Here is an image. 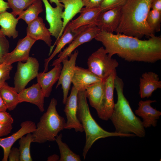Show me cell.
<instances>
[{"mask_svg": "<svg viewBox=\"0 0 161 161\" xmlns=\"http://www.w3.org/2000/svg\"><path fill=\"white\" fill-rule=\"evenodd\" d=\"M151 9L161 12V0H153L151 4Z\"/></svg>", "mask_w": 161, "mask_h": 161, "instance_id": "40", "label": "cell"}, {"mask_svg": "<svg viewBox=\"0 0 161 161\" xmlns=\"http://www.w3.org/2000/svg\"><path fill=\"white\" fill-rule=\"evenodd\" d=\"M12 124L0 123V138L8 135L12 130Z\"/></svg>", "mask_w": 161, "mask_h": 161, "instance_id": "36", "label": "cell"}, {"mask_svg": "<svg viewBox=\"0 0 161 161\" xmlns=\"http://www.w3.org/2000/svg\"><path fill=\"white\" fill-rule=\"evenodd\" d=\"M87 26L81 27L76 29L72 30L67 25H66L62 35L56 43V46L54 51L48 58L44 60V69L43 72H45L47 71L48 64L50 61L57 54L61 51L66 44L70 43L77 35Z\"/></svg>", "mask_w": 161, "mask_h": 161, "instance_id": "23", "label": "cell"}, {"mask_svg": "<svg viewBox=\"0 0 161 161\" xmlns=\"http://www.w3.org/2000/svg\"><path fill=\"white\" fill-rule=\"evenodd\" d=\"M27 24V35L36 41L42 40L49 47L52 46L51 34L41 17H38Z\"/></svg>", "mask_w": 161, "mask_h": 161, "instance_id": "19", "label": "cell"}, {"mask_svg": "<svg viewBox=\"0 0 161 161\" xmlns=\"http://www.w3.org/2000/svg\"><path fill=\"white\" fill-rule=\"evenodd\" d=\"M114 85L117 101L114 104L113 112L109 119L115 128V132L124 134H132L139 137H144L146 132L142 121L133 113L123 94V81L117 75Z\"/></svg>", "mask_w": 161, "mask_h": 161, "instance_id": "3", "label": "cell"}, {"mask_svg": "<svg viewBox=\"0 0 161 161\" xmlns=\"http://www.w3.org/2000/svg\"><path fill=\"white\" fill-rule=\"evenodd\" d=\"M78 90L74 86L72 87L69 96L65 103L64 111L67 118L64 129H73L76 132L84 131L83 126L77 116L78 94Z\"/></svg>", "mask_w": 161, "mask_h": 161, "instance_id": "10", "label": "cell"}, {"mask_svg": "<svg viewBox=\"0 0 161 161\" xmlns=\"http://www.w3.org/2000/svg\"><path fill=\"white\" fill-rule=\"evenodd\" d=\"M158 75L153 72L143 73L140 78L139 94L141 98L151 97L153 92L161 88V81Z\"/></svg>", "mask_w": 161, "mask_h": 161, "instance_id": "21", "label": "cell"}, {"mask_svg": "<svg viewBox=\"0 0 161 161\" xmlns=\"http://www.w3.org/2000/svg\"><path fill=\"white\" fill-rule=\"evenodd\" d=\"M43 11L41 0H37L24 10L17 18L18 20L23 19L28 24L37 18L38 15Z\"/></svg>", "mask_w": 161, "mask_h": 161, "instance_id": "28", "label": "cell"}, {"mask_svg": "<svg viewBox=\"0 0 161 161\" xmlns=\"http://www.w3.org/2000/svg\"><path fill=\"white\" fill-rule=\"evenodd\" d=\"M117 75L116 71L114 72L104 80L105 91L103 103L100 109L97 113L99 117L103 120H108L113 111L115 104L114 81Z\"/></svg>", "mask_w": 161, "mask_h": 161, "instance_id": "12", "label": "cell"}, {"mask_svg": "<svg viewBox=\"0 0 161 161\" xmlns=\"http://www.w3.org/2000/svg\"><path fill=\"white\" fill-rule=\"evenodd\" d=\"M18 20L11 13L5 11L0 13V30L4 36L15 38L18 35L16 26Z\"/></svg>", "mask_w": 161, "mask_h": 161, "instance_id": "25", "label": "cell"}, {"mask_svg": "<svg viewBox=\"0 0 161 161\" xmlns=\"http://www.w3.org/2000/svg\"><path fill=\"white\" fill-rule=\"evenodd\" d=\"M61 0H49L51 3H54L55 4L56 6H64L63 4L60 2Z\"/></svg>", "mask_w": 161, "mask_h": 161, "instance_id": "44", "label": "cell"}, {"mask_svg": "<svg viewBox=\"0 0 161 161\" xmlns=\"http://www.w3.org/2000/svg\"><path fill=\"white\" fill-rule=\"evenodd\" d=\"M157 102L156 100H140L138 104L137 109L135 111V114L141 117L142 123L144 128L152 126H156L157 120L161 115V112L153 108L151 103Z\"/></svg>", "mask_w": 161, "mask_h": 161, "instance_id": "15", "label": "cell"}, {"mask_svg": "<svg viewBox=\"0 0 161 161\" xmlns=\"http://www.w3.org/2000/svg\"><path fill=\"white\" fill-rule=\"evenodd\" d=\"M57 100L52 98L47 111L42 115L32 133L33 142L40 144L55 141L56 137L65 128L66 122L57 109Z\"/></svg>", "mask_w": 161, "mask_h": 161, "instance_id": "5", "label": "cell"}, {"mask_svg": "<svg viewBox=\"0 0 161 161\" xmlns=\"http://www.w3.org/2000/svg\"><path fill=\"white\" fill-rule=\"evenodd\" d=\"M62 134H60L56 137L57 143L60 152L59 161H80L79 155L73 152L67 145L62 141Z\"/></svg>", "mask_w": 161, "mask_h": 161, "instance_id": "29", "label": "cell"}, {"mask_svg": "<svg viewBox=\"0 0 161 161\" xmlns=\"http://www.w3.org/2000/svg\"><path fill=\"white\" fill-rule=\"evenodd\" d=\"M87 64L88 69L103 81L116 71L119 65L116 59L108 55L103 47L92 54L88 59Z\"/></svg>", "mask_w": 161, "mask_h": 161, "instance_id": "6", "label": "cell"}, {"mask_svg": "<svg viewBox=\"0 0 161 161\" xmlns=\"http://www.w3.org/2000/svg\"><path fill=\"white\" fill-rule=\"evenodd\" d=\"M62 68L61 63L57 64L49 72L38 73L36 77L45 97H48L51 94L52 87L58 80Z\"/></svg>", "mask_w": 161, "mask_h": 161, "instance_id": "20", "label": "cell"}, {"mask_svg": "<svg viewBox=\"0 0 161 161\" xmlns=\"http://www.w3.org/2000/svg\"><path fill=\"white\" fill-rule=\"evenodd\" d=\"M127 0H103L100 7L101 12L106 11L114 8L122 7Z\"/></svg>", "mask_w": 161, "mask_h": 161, "instance_id": "33", "label": "cell"}, {"mask_svg": "<svg viewBox=\"0 0 161 161\" xmlns=\"http://www.w3.org/2000/svg\"><path fill=\"white\" fill-rule=\"evenodd\" d=\"M60 157L58 155L54 154L49 156L47 159V161H59Z\"/></svg>", "mask_w": 161, "mask_h": 161, "instance_id": "42", "label": "cell"}, {"mask_svg": "<svg viewBox=\"0 0 161 161\" xmlns=\"http://www.w3.org/2000/svg\"><path fill=\"white\" fill-rule=\"evenodd\" d=\"M95 39L111 57L117 55L128 62L154 63L161 59V37L155 35L143 40L125 34L100 31Z\"/></svg>", "mask_w": 161, "mask_h": 161, "instance_id": "1", "label": "cell"}, {"mask_svg": "<svg viewBox=\"0 0 161 161\" xmlns=\"http://www.w3.org/2000/svg\"><path fill=\"white\" fill-rule=\"evenodd\" d=\"M8 158L9 161H19L20 153L19 149L15 147L11 148L9 154Z\"/></svg>", "mask_w": 161, "mask_h": 161, "instance_id": "38", "label": "cell"}, {"mask_svg": "<svg viewBox=\"0 0 161 161\" xmlns=\"http://www.w3.org/2000/svg\"><path fill=\"white\" fill-rule=\"evenodd\" d=\"M10 8L7 2L4 0H0V13L6 11L8 9Z\"/></svg>", "mask_w": 161, "mask_h": 161, "instance_id": "41", "label": "cell"}, {"mask_svg": "<svg viewBox=\"0 0 161 161\" xmlns=\"http://www.w3.org/2000/svg\"><path fill=\"white\" fill-rule=\"evenodd\" d=\"M9 44L5 36H0V64L4 62V58L9 52Z\"/></svg>", "mask_w": 161, "mask_h": 161, "instance_id": "34", "label": "cell"}, {"mask_svg": "<svg viewBox=\"0 0 161 161\" xmlns=\"http://www.w3.org/2000/svg\"><path fill=\"white\" fill-rule=\"evenodd\" d=\"M146 21L148 26L154 33L160 31L161 12L155 10H150L147 16Z\"/></svg>", "mask_w": 161, "mask_h": 161, "instance_id": "32", "label": "cell"}, {"mask_svg": "<svg viewBox=\"0 0 161 161\" xmlns=\"http://www.w3.org/2000/svg\"><path fill=\"white\" fill-rule=\"evenodd\" d=\"M104 81L95 83L88 87L86 90V96L90 104L98 112L100 109L104 95Z\"/></svg>", "mask_w": 161, "mask_h": 161, "instance_id": "24", "label": "cell"}, {"mask_svg": "<svg viewBox=\"0 0 161 161\" xmlns=\"http://www.w3.org/2000/svg\"><path fill=\"white\" fill-rule=\"evenodd\" d=\"M12 68V64L5 63L0 64V82H5L10 78L9 75Z\"/></svg>", "mask_w": 161, "mask_h": 161, "instance_id": "35", "label": "cell"}, {"mask_svg": "<svg viewBox=\"0 0 161 161\" xmlns=\"http://www.w3.org/2000/svg\"><path fill=\"white\" fill-rule=\"evenodd\" d=\"M35 41L27 35L19 39L15 49L6 55L4 63L12 64L16 62L26 61L30 57L31 48Z\"/></svg>", "mask_w": 161, "mask_h": 161, "instance_id": "16", "label": "cell"}, {"mask_svg": "<svg viewBox=\"0 0 161 161\" xmlns=\"http://www.w3.org/2000/svg\"><path fill=\"white\" fill-rule=\"evenodd\" d=\"M21 128L11 136L4 138H0V146L3 150V157L2 161H7L10 150L14 143L21 137L28 133H32L35 129V123L31 120H27L21 123Z\"/></svg>", "mask_w": 161, "mask_h": 161, "instance_id": "14", "label": "cell"}, {"mask_svg": "<svg viewBox=\"0 0 161 161\" xmlns=\"http://www.w3.org/2000/svg\"><path fill=\"white\" fill-rule=\"evenodd\" d=\"M0 94L7 109L10 111L14 110L19 103L18 93L14 87L10 86L6 82L0 89Z\"/></svg>", "mask_w": 161, "mask_h": 161, "instance_id": "27", "label": "cell"}, {"mask_svg": "<svg viewBox=\"0 0 161 161\" xmlns=\"http://www.w3.org/2000/svg\"><path fill=\"white\" fill-rule=\"evenodd\" d=\"M78 53V50H75L69 56V60L68 57H66L62 62L63 66L56 88H57L60 85H61L63 92V103L64 104L68 97V92L72 83V79Z\"/></svg>", "mask_w": 161, "mask_h": 161, "instance_id": "11", "label": "cell"}, {"mask_svg": "<svg viewBox=\"0 0 161 161\" xmlns=\"http://www.w3.org/2000/svg\"><path fill=\"white\" fill-rule=\"evenodd\" d=\"M153 0H127L122 7L121 15L116 33L141 39L155 35L146 21Z\"/></svg>", "mask_w": 161, "mask_h": 161, "instance_id": "2", "label": "cell"}, {"mask_svg": "<svg viewBox=\"0 0 161 161\" xmlns=\"http://www.w3.org/2000/svg\"><path fill=\"white\" fill-rule=\"evenodd\" d=\"M32 133H28L21 137L19 141V149L20 153V161H32L30 152L31 144L33 142Z\"/></svg>", "mask_w": 161, "mask_h": 161, "instance_id": "30", "label": "cell"}, {"mask_svg": "<svg viewBox=\"0 0 161 161\" xmlns=\"http://www.w3.org/2000/svg\"><path fill=\"white\" fill-rule=\"evenodd\" d=\"M5 82H0V89L4 85Z\"/></svg>", "mask_w": 161, "mask_h": 161, "instance_id": "45", "label": "cell"}, {"mask_svg": "<svg viewBox=\"0 0 161 161\" xmlns=\"http://www.w3.org/2000/svg\"><path fill=\"white\" fill-rule=\"evenodd\" d=\"M122 7L101 12L97 18L96 25L100 31L110 33L116 32L121 15Z\"/></svg>", "mask_w": 161, "mask_h": 161, "instance_id": "13", "label": "cell"}, {"mask_svg": "<svg viewBox=\"0 0 161 161\" xmlns=\"http://www.w3.org/2000/svg\"><path fill=\"white\" fill-rule=\"evenodd\" d=\"M4 36V35H3L2 32L0 30V36Z\"/></svg>", "mask_w": 161, "mask_h": 161, "instance_id": "46", "label": "cell"}, {"mask_svg": "<svg viewBox=\"0 0 161 161\" xmlns=\"http://www.w3.org/2000/svg\"><path fill=\"white\" fill-rule=\"evenodd\" d=\"M37 0H7L8 6L12 9L11 13L15 17L21 14Z\"/></svg>", "mask_w": 161, "mask_h": 161, "instance_id": "31", "label": "cell"}, {"mask_svg": "<svg viewBox=\"0 0 161 161\" xmlns=\"http://www.w3.org/2000/svg\"><path fill=\"white\" fill-rule=\"evenodd\" d=\"M77 116L82 124L86 134V141L82 156L85 159L86 154L94 143L99 139L112 137H133L132 134H124L115 131L110 132L101 127L91 114L87 100L86 90L79 91L78 94Z\"/></svg>", "mask_w": 161, "mask_h": 161, "instance_id": "4", "label": "cell"}, {"mask_svg": "<svg viewBox=\"0 0 161 161\" xmlns=\"http://www.w3.org/2000/svg\"><path fill=\"white\" fill-rule=\"evenodd\" d=\"M45 96L40 85L37 83L25 88L18 93L19 103L27 102L36 106L41 112L44 110Z\"/></svg>", "mask_w": 161, "mask_h": 161, "instance_id": "18", "label": "cell"}, {"mask_svg": "<svg viewBox=\"0 0 161 161\" xmlns=\"http://www.w3.org/2000/svg\"><path fill=\"white\" fill-rule=\"evenodd\" d=\"M7 109L0 94V111H6Z\"/></svg>", "mask_w": 161, "mask_h": 161, "instance_id": "43", "label": "cell"}, {"mask_svg": "<svg viewBox=\"0 0 161 161\" xmlns=\"http://www.w3.org/2000/svg\"><path fill=\"white\" fill-rule=\"evenodd\" d=\"M101 12L100 7H83L80 13V16L70 21L67 25L72 30L76 29L84 26L96 25L97 18Z\"/></svg>", "mask_w": 161, "mask_h": 161, "instance_id": "22", "label": "cell"}, {"mask_svg": "<svg viewBox=\"0 0 161 161\" xmlns=\"http://www.w3.org/2000/svg\"><path fill=\"white\" fill-rule=\"evenodd\" d=\"M100 31L95 25L87 26L77 35L67 47L59 52L58 58L53 62L51 66H54L61 63L64 59L69 57L77 47L95 38Z\"/></svg>", "mask_w": 161, "mask_h": 161, "instance_id": "8", "label": "cell"}, {"mask_svg": "<svg viewBox=\"0 0 161 161\" xmlns=\"http://www.w3.org/2000/svg\"><path fill=\"white\" fill-rule=\"evenodd\" d=\"M103 80L88 69L76 66L74 69L72 83L78 91L86 90V88L96 82Z\"/></svg>", "mask_w": 161, "mask_h": 161, "instance_id": "17", "label": "cell"}, {"mask_svg": "<svg viewBox=\"0 0 161 161\" xmlns=\"http://www.w3.org/2000/svg\"><path fill=\"white\" fill-rule=\"evenodd\" d=\"M60 2L64 5V8L62 14L63 22L62 34L66 25L76 14L80 13L84 5L82 0H61Z\"/></svg>", "mask_w": 161, "mask_h": 161, "instance_id": "26", "label": "cell"}, {"mask_svg": "<svg viewBox=\"0 0 161 161\" xmlns=\"http://www.w3.org/2000/svg\"><path fill=\"white\" fill-rule=\"evenodd\" d=\"M45 8L46 19L49 26L48 29L51 35L56 38L54 44L50 47L49 55H50L52 50L62 35V31L63 22L62 19L64 6L52 7L48 0H41Z\"/></svg>", "mask_w": 161, "mask_h": 161, "instance_id": "9", "label": "cell"}, {"mask_svg": "<svg viewBox=\"0 0 161 161\" xmlns=\"http://www.w3.org/2000/svg\"><path fill=\"white\" fill-rule=\"evenodd\" d=\"M39 64L35 58L29 57L25 63L18 62L14 77V88L18 93L25 88L28 83L36 77Z\"/></svg>", "mask_w": 161, "mask_h": 161, "instance_id": "7", "label": "cell"}, {"mask_svg": "<svg viewBox=\"0 0 161 161\" xmlns=\"http://www.w3.org/2000/svg\"><path fill=\"white\" fill-rule=\"evenodd\" d=\"M103 0H82L84 6L89 7H100Z\"/></svg>", "mask_w": 161, "mask_h": 161, "instance_id": "39", "label": "cell"}, {"mask_svg": "<svg viewBox=\"0 0 161 161\" xmlns=\"http://www.w3.org/2000/svg\"><path fill=\"white\" fill-rule=\"evenodd\" d=\"M14 120L11 115L6 111H0V123L13 124Z\"/></svg>", "mask_w": 161, "mask_h": 161, "instance_id": "37", "label": "cell"}]
</instances>
